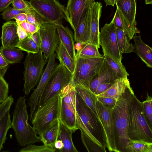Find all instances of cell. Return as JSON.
<instances>
[{
  "mask_svg": "<svg viewBox=\"0 0 152 152\" xmlns=\"http://www.w3.org/2000/svg\"><path fill=\"white\" fill-rule=\"evenodd\" d=\"M134 95L131 86L117 99L113 108L116 146L118 152H125V147L130 139L128 134V113L131 101Z\"/></svg>",
  "mask_w": 152,
  "mask_h": 152,
  "instance_id": "1",
  "label": "cell"
},
{
  "mask_svg": "<svg viewBox=\"0 0 152 152\" xmlns=\"http://www.w3.org/2000/svg\"><path fill=\"white\" fill-rule=\"evenodd\" d=\"M28 118L26 99L21 96L15 104L11 128L18 145L22 147L41 142L40 137L37 136L36 131L28 123Z\"/></svg>",
  "mask_w": 152,
  "mask_h": 152,
  "instance_id": "2",
  "label": "cell"
},
{
  "mask_svg": "<svg viewBox=\"0 0 152 152\" xmlns=\"http://www.w3.org/2000/svg\"><path fill=\"white\" fill-rule=\"evenodd\" d=\"M76 119L78 129L99 146L105 148L102 124L91 109L76 93Z\"/></svg>",
  "mask_w": 152,
  "mask_h": 152,
  "instance_id": "3",
  "label": "cell"
},
{
  "mask_svg": "<svg viewBox=\"0 0 152 152\" xmlns=\"http://www.w3.org/2000/svg\"><path fill=\"white\" fill-rule=\"evenodd\" d=\"M128 129L130 139L152 142V128L144 115L142 102L135 95L132 98L129 106Z\"/></svg>",
  "mask_w": 152,
  "mask_h": 152,
  "instance_id": "4",
  "label": "cell"
},
{
  "mask_svg": "<svg viewBox=\"0 0 152 152\" xmlns=\"http://www.w3.org/2000/svg\"><path fill=\"white\" fill-rule=\"evenodd\" d=\"M76 95L75 86L70 82L60 93L59 119L73 133L79 129L76 119Z\"/></svg>",
  "mask_w": 152,
  "mask_h": 152,
  "instance_id": "5",
  "label": "cell"
},
{
  "mask_svg": "<svg viewBox=\"0 0 152 152\" xmlns=\"http://www.w3.org/2000/svg\"><path fill=\"white\" fill-rule=\"evenodd\" d=\"M48 59H45L40 50L37 53H28L23 63L24 83L23 89L28 96L38 83L43 72L44 67Z\"/></svg>",
  "mask_w": 152,
  "mask_h": 152,
  "instance_id": "6",
  "label": "cell"
},
{
  "mask_svg": "<svg viewBox=\"0 0 152 152\" xmlns=\"http://www.w3.org/2000/svg\"><path fill=\"white\" fill-rule=\"evenodd\" d=\"M104 58H82L76 57L75 66L70 83L74 86L79 85L89 89L93 77L101 67Z\"/></svg>",
  "mask_w": 152,
  "mask_h": 152,
  "instance_id": "7",
  "label": "cell"
},
{
  "mask_svg": "<svg viewBox=\"0 0 152 152\" xmlns=\"http://www.w3.org/2000/svg\"><path fill=\"white\" fill-rule=\"evenodd\" d=\"M59 100L60 93L37 107L31 121L39 136L54 120L59 118Z\"/></svg>",
  "mask_w": 152,
  "mask_h": 152,
  "instance_id": "8",
  "label": "cell"
},
{
  "mask_svg": "<svg viewBox=\"0 0 152 152\" xmlns=\"http://www.w3.org/2000/svg\"><path fill=\"white\" fill-rule=\"evenodd\" d=\"M72 77V74L62 64L60 63L57 65L50 76L37 107L59 94L70 82Z\"/></svg>",
  "mask_w": 152,
  "mask_h": 152,
  "instance_id": "9",
  "label": "cell"
},
{
  "mask_svg": "<svg viewBox=\"0 0 152 152\" xmlns=\"http://www.w3.org/2000/svg\"><path fill=\"white\" fill-rule=\"evenodd\" d=\"M31 7L50 23L55 24L66 20V7L58 0H30Z\"/></svg>",
  "mask_w": 152,
  "mask_h": 152,
  "instance_id": "10",
  "label": "cell"
},
{
  "mask_svg": "<svg viewBox=\"0 0 152 152\" xmlns=\"http://www.w3.org/2000/svg\"><path fill=\"white\" fill-rule=\"evenodd\" d=\"M99 43L102 49L103 56L106 55L122 63L123 57L118 46L115 28L111 22L106 23L101 28Z\"/></svg>",
  "mask_w": 152,
  "mask_h": 152,
  "instance_id": "11",
  "label": "cell"
},
{
  "mask_svg": "<svg viewBox=\"0 0 152 152\" xmlns=\"http://www.w3.org/2000/svg\"><path fill=\"white\" fill-rule=\"evenodd\" d=\"M96 107L104 130L105 147L110 152H118L116 146L112 116L113 107L106 106L97 100Z\"/></svg>",
  "mask_w": 152,
  "mask_h": 152,
  "instance_id": "12",
  "label": "cell"
},
{
  "mask_svg": "<svg viewBox=\"0 0 152 152\" xmlns=\"http://www.w3.org/2000/svg\"><path fill=\"white\" fill-rule=\"evenodd\" d=\"M39 31L41 37L40 49L45 58H49L54 53L60 39L56 25L45 23L40 26Z\"/></svg>",
  "mask_w": 152,
  "mask_h": 152,
  "instance_id": "13",
  "label": "cell"
},
{
  "mask_svg": "<svg viewBox=\"0 0 152 152\" xmlns=\"http://www.w3.org/2000/svg\"><path fill=\"white\" fill-rule=\"evenodd\" d=\"M56 54L55 53L48 58L46 66L43 72L36 88L30 97L28 104L30 108V120L31 121L36 110L39 100L53 69L57 65L55 60Z\"/></svg>",
  "mask_w": 152,
  "mask_h": 152,
  "instance_id": "14",
  "label": "cell"
},
{
  "mask_svg": "<svg viewBox=\"0 0 152 152\" xmlns=\"http://www.w3.org/2000/svg\"><path fill=\"white\" fill-rule=\"evenodd\" d=\"M94 2L95 0H68L66 7V20L74 31L84 11Z\"/></svg>",
  "mask_w": 152,
  "mask_h": 152,
  "instance_id": "15",
  "label": "cell"
},
{
  "mask_svg": "<svg viewBox=\"0 0 152 152\" xmlns=\"http://www.w3.org/2000/svg\"><path fill=\"white\" fill-rule=\"evenodd\" d=\"M91 6L84 11L74 31V38L77 42L83 44L88 42L90 34Z\"/></svg>",
  "mask_w": 152,
  "mask_h": 152,
  "instance_id": "16",
  "label": "cell"
},
{
  "mask_svg": "<svg viewBox=\"0 0 152 152\" xmlns=\"http://www.w3.org/2000/svg\"><path fill=\"white\" fill-rule=\"evenodd\" d=\"M118 79L105 58L99 70L92 79L89 84V89L95 94L100 84L104 83H114Z\"/></svg>",
  "mask_w": 152,
  "mask_h": 152,
  "instance_id": "17",
  "label": "cell"
},
{
  "mask_svg": "<svg viewBox=\"0 0 152 152\" xmlns=\"http://www.w3.org/2000/svg\"><path fill=\"white\" fill-rule=\"evenodd\" d=\"M102 6L99 2H94L91 7L90 34L88 43L100 48L99 21L101 16Z\"/></svg>",
  "mask_w": 152,
  "mask_h": 152,
  "instance_id": "18",
  "label": "cell"
},
{
  "mask_svg": "<svg viewBox=\"0 0 152 152\" xmlns=\"http://www.w3.org/2000/svg\"><path fill=\"white\" fill-rule=\"evenodd\" d=\"M115 4L122 15L129 25L136 30V0H115Z\"/></svg>",
  "mask_w": 152,
  "mask_h": 152,
  "instance_id": "19",
  "label": "cell"
},
{
  "mask_svg": "<svg viewBox=\"0 0 152 152\" xmlns=\"http://www.w3.org/2000/svg\"><path fill=\"white\" fill-rule=\"evenodd\" d=\"M18 25L13 21L4 23L2 26L1 41L3 47H16L20 41L17 33Z\"/></svg>",
  "mask_w": 152,
  "mask_h": 152,
  "instance_id": "20",
  "label": "cell"
},
{
  "mask_svg": "<svg viewBox=\"0 0 152 152\" xmlns=\"http://www.w3.org/2000/svg\"><path fill=\"white\" fill-rule=\"evenodd\" d=\"M55 24L56 26L60 41L62 42L71 57L75 61L76 53L72 31L68 27L64 26L62 23H58Z\"/></svg>",
  "mask_w": 152,
  "mask_h": 152,
  "instance_id": "21",
  "label": "cell"
},
{
  "mask_svg": "<svg viewBox=\"0 0 152 152\" xmlns=\"http://www.w3.org/2000/svg\"><path fill=\"white\" fill-rule=\"evenodd\" d=\"M133 39L134 44V52L149 68H152V48L145 44L140 35L134 34Z\"/></svg>",
  "mask_w": 152,
  "mask_h": 152,
  "instance_id": "22",
  "label": "cell"
},
{
  "mask_svg": "<svg viewBox=\"0 0 152 152\" xmlns=\"http://www.w3.org/2000/svg\"><path fill=\"white\" fill-rule=\"evenodd\" d=\"M131 86L128 78L117 79L109 88L102 93L96 95L110 97L117 99Z\"/></svg>",
  "mask_w": 152,
  "mask_h": 152,
  "instance_id": "23",
  "label": "cell"
},
{
  "mask_svg": "<svg viewBox=\"0 0 152 152\" xmlns=\"http://www.w3.org/2000/svg\"><path fill=\"white\" fill-rule=\"evenodd\" d=\"M73 132L60 121L58 134L57 140H61L63 147L59 152H78L72 141Z\"/></svg>",
  "mask_w": 152,
  "mask_h": 152,
  "instance_id": "24",
  "label": "cell"
},
{
  "mask_svg": "<svg viewBox=\"0 0 152 152\" xmlns=\"http://www.w3.org/2000/svg\"><path fill=\"white\" fill-rule=\"evenodd\" d=\"M60 123L59 118L54 120L46 129L41 136V142L44 144L54 148V144L57 140Z\"/></svg>",
  "mask_w": 152,
  "mask_h": 152,
  "instance_id": "25",
  "label": "cell"
},
{
  "mask_svg": "<svg viewBox=\"0 0 152 152\" xmlns=\"http://www.w3.org/2000/svg\"><path fill=\"white\" fill-rule=\"evenodd\" d=\"M75 87L77 93L91 109L102 124L96 107V102L97 100L96 95L90 89L82 86L76 85Z\"/></svg>",
  "mask_w": 152,
  "mask_h": 152,
  "instance_id": "26",
  "label": "cell"
},
{
  "mask_svg": "<svg viewBox=\"0 0 152 152\" xmlns=\"http://www.w3.org/2000/svg\"><path fill=\"white\" fill-rule=\"evenodd\" d=\"M111 22L115 28H118L123 30L130 40L134 34L140 33L138 30L134 29L129 25L117 8Z\"/></svg>",
  "mask_w": 152,
  "mask_h": 152,
  "instance_id": "27",
  "label": "cell"
},
{
  "mask_svg": "<svg viewBox=\"0 0 152 152\" xmlns=\"http://www.w3.org/2000/svg\"><path fill=\"white\" fill-rule=\"evenodd\" d=\"M55 51L57 58L60 63L62 64L72 74L75 69V61L71 57L60 41Z\"/></svg>",
  "mask_w": 152,
  "mask_h": 152,
  "instance_id": "28",
  "label": "cell"
},
{
  "mask_svg": "<svg viewBox=\"0 0 152 152\" xmlns=\"http://www.w3.org/2000/svg\"><path fill=\"white\" fill-rule=\"evenodd\" d=\"M0 52L9 64L20 63L23 57L22 50L16 47L2 46Z\"/></svg>",
  "mask_w": 152,
  "mask_h": 152,
  "instance_id": "29",
  "label": "cell"
},
{
  "mask_svg": "<svg viewBox=\"0 0 152 152\" xmlns=\"http://www.w3.org/2000/svg\"><path fill=\"white\" fill-rule=\"evenodd\" d=\"M125 152H152V142L130 139L125 147Z\"/></svg>",
  "mask_w": 152,
  "mask_h": 152,
  "instance_id": "30",
  "label": "cell"
},
{
  "mask_svg": "<svg viewBox=\"0 0 152 152\" xmlns=\"http://www.w3.org/2000/svg\"><path fill=\"white\" fill-rule=\"evenodd\" d=\"M118 46L122 54L130 53L134 52V48L130 39L122 30L115 28Z\"/></svg>",
  "mask_w": 152,
  "mask_h": 152,
  "instance_id": "31",
  "label": "cell"
},
{
  "mask_svg": "<svg viewBox=\"0 0 152 152\" xmlns=\"http://www.w3.org/2000/svg\"><path fill=\"white\" fill-rule=\"evenodd\" d=\"M10 112L9 110L0 120V151L5 142L8 131L11 128V121Z\"/></svg>",
  "mask_w": 152,
  "mask_h": 152,
  "instance_id": "32",
  "label": "cell"
},
{
  "mask_svg": "<svg viewBox=\"0 0 152 152\" xmlns=\"http://www.w3.org/2000/svg\"><path fill=\"white\" fill-rule=\"evenodd\" d=\"M98 48L95 45L88 43L83 46L76 53V57L88 58L100 57L103 56L99 52Z\"/></svg>",
  "mask_w": 152,
  "mask_h": 152,
  "instance_id": "33",
  "label": "cell"
},
{
  "mask_svg": "<svg viewBox=\"0 0 152 152\" xmlns=\"http://www.w3.org/2000/svg\"><path fill=\"white\" fill-rule=\"evenodd\" d=\"M103 56L118 79L128 78L129 74L122 63L118 62L106 55Z\"/></svg>",
  "mask_w": 152,
  "mask_h": 152,
  "instance_id": "34",
  "label": "cell"
},
{
  "mask_svg": "<svg viewBox=\"0 0 152 152\" xmlns=\"http://www.w3.org/2000/svg\"><path fill=\"white\" fill-rule=\"evenodd\" d=\"M16 47L27 53H38L40 49V47L34 41L28 36L20 40Z\"/></svg>",
  "mask_w": 152,
  "mask_h": 152,
  "instance_id": "35",
  "label": "cell"
},
{
  "mask_svg": "<svg viewBox=\"0 0 152 152\" xmlns=\"http://www.w3.org/2000/svg\"><path fill=\"white\" fill-rule=\"evenodd\" d=\"M27 21L38 27L45 23H50L37 13L31 7L25 11Z\"/></svg>",
  "mask_w": 152,
  "mask_h": 152,
  "instance_id": "36",
  "label": "cell"
},
{
  "mask_svg": "<svg viewBox=\"0 0 152 152\" xmlns=\"http://www.w3.org/2000/svg\"><path fill=\"white\" fill-rule=\"evenodd\" d=\"M81 137L83 145L88 152H106L105 148L99 146L82 131H81Z\"/></svg>",
  "mask_w": 152,
  "mask_h": 152,
  "instance_id": "37",
  "label": "cell"
},
{
  "mask_svg": "<svg viewBox=\"0 0 152 152\" xmlns=\"http://www.w3.org/2000/svg\"><path fill=\"white\" fill-rule=\"evenodd\" d=\"M143 110L150 126L152 128V98L147 93L145 100L142 102Z\"/></svg>",
  "mask_w": 152,
  "mask_h": 152,
  "instance_id": "38",
  "label": "cell"
},
{
  "mask_svg": "<svg viewBox=\"0 0 152 152\" xmlns=\"http://www.w3.org/2000/svg\"><path fill=\"white\" fill-rule=\"evenodd\" d=\"M20 152H55L56 148L51 146L43 144L37 146L30 144L21 149Z\"/></svg>",
  "mask_w": 152,
  "mask_h": 152,
  "instance_id": "39",
  "label": "cell"
},
{
  "mask_svg": "<svg viewBox=\"0 0 152 152\" xmlns=\"http://www.w3.org/2000/svg\"><path fill=\"white\" fill-rule=\"evenodd\" d=\"M9 85L4 78V75L0 72V102L2 103L8 97Z\"/></svg>",
  "mask_w": 152,
  "mask_h": 152,
  "instance_id": "40",
  "label": "cell"
},
{
  "mask_svg": "<svg viewBox=\"0 0 152 152\" xmlns=\"http://www.w3.org/2000/svg\"><path fill=\"white\" fill-rule=\"evenodd\" d=\"M22 12H25L18 10L13 7H8L3 11L1 15L3 19L8 21L14 19L18 15Z\"/></svg>",
  "mask_w": 152,
  "mask_h": 152,
  "instance_id": "41",
  "label": "cell"
},
{
  "mask_svg": "<svg viewBox=\"0 0 152 152\" xmlns=\"http://www.w3.org/2000/svg\"><path fill=\"white\" fill-rule=\"evenodd\" d=\"M17 24H19L30 37L33 34L38 31L39 27H38L27 21L21 22H16Z\"/></svg>",
  "mask_w": 152,
  "mask_h": 152,
  "instance_id": "42",
  "label": "cell"
},
{
  "mask_svg": "<svg viewBox=\"0 0 152 152\" xmlns=\"http://www.w3.org/2000/svg\"><path fill=\"white\" fill-rule=\"evenodd\" d=\"M13 102L14 99L11 95H10L0 104V120L5 113L10 109Z\"/></svg>",
  "mask_w": 152,
  "mask_h": 152,
  "instance_id": "43",
  "label": "cell"
},
{
  "mask_svg": "<svg viewBox=\"0 0 152 152\" xmlns=\"http://www.w3.org/2000/svg\"><path fill=\"white\" fill-rule=\"evenodd\" d=\"M12 4L13 7L24 12L31 7L28 1L24 0H14Z\"/></svg>",
  "mask_w": 152,
  "mask_h": 152,
  "instance_id": "44",
  "label": "cell"
},
{
  "mask_svg": "<svg viewBox=\"0 0 152 152\" xmlns=\"http://www.w3.org/2000/svg\"><path fill=\"white\" fill-rule=\"evenodd\" d=\"M96 96L97 100L104 105L111 108L115 106L117 100L113 98Z\"/></svg>",
  "mask_w": 152,
  "mask_h": 152,
  "instance_id": "45",
  "label": "cell"
},
{
  "mask_svg": "<svg viewBox=\"0 0 152 152\" xmlns=\"http://www.w3.org/2000/svg\"><path fill=\"white\" fill-rule=\"evenodd\" d=\"M114 83H104L100 84L97 87L95 94L97 95L102 93L109 88Z\"/></svg>",
  "mask_w": 152,
  "mask_h": 152,
  "instance_id": "46",
  "label": "cell"
},
{
  "mask_svg": "<svg viewBox=\"0 0 152 152\" xmlns=\"http://www.w3.org/2000/svg\"><path fill=\"white\" fill-rule=\"evenodd\" d=\"M8 64L0 52V72L4 75L8 68Z\"/></svg>",
  "mask_w": 152,
  "mask_h": 152,
  "instance_id": "47",
  "label": "cell"
},
{
  "mask_svg": "<svg viewBox=\"0 0 152 152\" xmlns=\"http://www.w3.org/2000/svg\"><path fill=\"white\" fill-rule=\"evenodd\" d=\"M17 33L20 40H22L28 36L25 30L19 24H17Z\"/></svg>",
  "mask_w": 152,
  "mask_h": 152,
  "instance_id": "48",
  "label": "cell"
},
{
  "mask_svg": "<svg viewBox=\"0 0 152 152\" xmlns=\"http://www.w3.org/2000/svg\"><path fill=\"white\" fill-rule=\"evenodd\" d=\"M30 37L40 48L41 37L39 30L33 34Z\"/></svg>",
  "mask_w": 152,
  "mask_h": 152,
  "instance_id": "49",
  "label": "cell"
},
{
  "mask_svg": "<svg viewBox=\"0 0 152 152\" xmlns=\"http://www.w3.org/2000/svg\"><path fill=\"white\" fill-rule=\"evenodd\" d=\"M14 0H0V12L3 11L12 3Z\"/></svg>",
  "mask_w": 152,
  "mask_h": 152,
  "instance_id": "50",
  "label": "cell"
},
{
  "mask_svg": "<svg viewBox=\"0 0 152 152\" xmlns=\"http://www.w3.org/2000/svg\"><path fill=\"white\" fill-rule=\"evenodd\" d=\"M16 20L15 22H21L27 21V18L25 12H22L14 18Z\"/></svg>",
  "mask_w": 152,
  "mask_h": 152,
  "instance_id": "51",
  "label": "cell"
},
{
  "mask_svg": "<svg viewBox=\"0 0 152 152\" xmlns=\"http://www.w3.org/2000/svg\"><path fill=\"white\" fill-rule=\"evenodd\" d=\"M54 146L57 152H59L63 147V143L61 140H57L55 143Z\"/></svg>",
  "mask_w": 152,
  "mask_h": 152,
  "instance_id": "52",
  "label": "cell"
},
{
  "mask_svg": "<svg viewBox=\"0 0 152 152\" xmlns=\"http://www.w3.org/2000/svg\"><path fill=\"white\" fill-rule=\"evenodd\" d=\"M105 2L106 5H111L114 7L115 4V0H103Z\"/></svg>",
  "mask_w": 152,
  "mask_h": 152,
  "instance_id": "53",
  "label": "cell"
},
{
  "mask_svg": "<svg viewBox=\"0 0 152 152\" xmlns=\"http://www.w3.org/2000/svg\"><path fill=\"white\" fill-rule=\"evenodd\" d=\"M145 3L146 4H151L152 0H145Z\"/></svg>",
  "mask_w": 152,
  "mask_h": 152,
  "instance_id": "54",
  "label": "cell"
},
{
  "mask_svg": "<svg viewBox=\"0 0 152 152\" xmlns=\"http://www.w3.org/2000/svg\"><path fill=\"white\" fill-rule=\"evenodd\" d=\"M1 103H0V104Z\"/></svg>",
  "mask_w": 152,
  "mask_h": 152,
  "instance_id": "55",
  "label": "cell"
}]
</instances>
